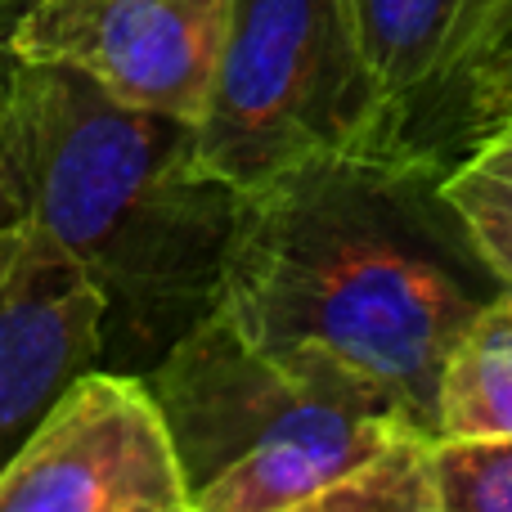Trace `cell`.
I'll return each instance as SVG.
<instances>
[{
  "instance_id": "6da1fadb",
  "label": "cell",
  "mask_w": 512,
  "mask_h": 512,
  "mask_svg": "<svg viewBox=\"0 0 512 512\" xmlns=\"http://www.w3.org/2000/svg\"><path fill=\"white\" fill-rule=\"evenodd\" d=\"M499 292L441 167L369 144L243 194L216 310L256 346H324L436 436L445 360Z\"/></svg>"
},
{
  "instance_id": "7a4b0ae2",
  "label": "cell",
  "mask_w": 512,
  "mask_h": 512,
  "mask_svg": "<svg viewBox=\"0 0 512 512\" xmlns=\"http://www.w3.org/2000/svg\"><path fill=\"white\" fill-rule=\"evenodd\" d=\"M243 189L203 171L194 122L131 108L59 63L14 59L0 221L59 243L104 297V364L149 373L225 288Z\"/></svg>"
},
{
  "instance_id": "3957f363",
  "label": "cell",
  "mask_w": 512,
  "mask_h": 512,
  "mask_svg": "<svg viewBox=\"0 0 512 512\" xmlns=\"http://www.w3.org/2000/svg\"><path fill=\"white\" fill-rule=\"evenodd\" d=\"M144 378L194 512H310L346 468L418 427L387 387L324 346H256L221 310Z\"/></svg>"
},
{
  "instance_id": "277c9868",
  "label": "cell",
  "mask_w": 512,
  "mask_h": 512,
  "mask_svg": "<svg viewBox=\"0 0 512 512\" xmlns=\"http://www.w3.org/2000/svg\"><path fill=\"white\" fill-rule=\"evenodd\" d=\"M194 140L203 171L243 194L319 153L396 149L342 0H234Z\"/></svg>"
},
{
  "instance_id": "5b68a950",
  "label": "cell",
  "mask_w": 512,
  "mask_h": 512,
  "mask_svg": "<svg viewBox=\"0 0 512 512\" xmlns=\"http://www.w3.org/2000/svg\"><path fill=\"white\" fill-rule=\"evenodd\" d=\"M0 512H194L149 378L77 373L0 472Z\"/></svg>"
},
{
  "instance_id": "8992f818",
  "label": "cell",
  "mask_w": 512,
  "mask_h": 512,
  "mask_svg": "<svg viewBox=\"0 0 512 512\" xmlns=\"http://www.w3.org/2000/svg\"><path fill=\"white\" fill-rule=\"evenodd\" d=\"M230 14L234 0H23L5 41L23 63H59L122 104L198 126Z\"/></svg>"
},
{
  "instance_id": "52a82bcc",
  "label": "cell",
  "mask_w": 512,
  "mask_h": 512,
  "mask_svg": "<svg viewBox=\"0 0 512 512\" xmlns=\"http://www.w3.org/2000/svg\"><path fill=\"white\" fill-rule=\"evenodd\" d=\"M104 364V297L59 243L0 221V472L77 373Z\"/></svg>"
},
{
  "instance_id": "ba28073f",
  "label": "cell",
  "mask_w": 512,
  "mask_h": 512,
  "mask_svg": "<svg viewBox=\"0 0 512 512\" xmlns=\"http://www.w3.org/2000/svg\"><path fill=\"white\" fill-rule=\"evenodd\" d=\"M364 63L391 108V144L400 149L450 36L454 0H342Z\"/></svg>"
},
{
  "instance_id": "9c48e42d",
  "label": "cell",
  "mask_w": 512,
  "mask_h": 512,
  "mask_svg": "<svg viewBox=\"0 0 512 512\" xmlns=\"http://www.w3.org/2000/svg\"><path fill=\"white\" fill-rule=\"evenodd\" d=\"M436 441H512V288L463 328L445 360Z\"/></svg>"
},
{
  "instance_id": "30bf717a",
  "label": "cell",
  "mask_w": 512,
  "mask_h": 512,
  "mask_svg": "<svg viewBox=\"0 0 512 512\" xmlns=\"http://www.w3.org/2000/svg\"><path fill=\"white\" fill-rule=\"evenodd\" d=\"M508 36H512V0H454L441 63H436L432 86H427L400 149L436 162L441 171L450 167L454 153H459L463 108H468L481 72L508 45Z\"/></svg>"
},
{
  "instance_id": "8fae6325",
  "label": "cell",
  "mask_w": 512,
  "mask_h": 512,
  "mask_svg": "<svg viewBox=\"0 0 512 512\" xmlns=\"http://www.w3.org/2000/svg\"><path fill=\"white\" fill-rule=\"evenodd\" d=\"M441 189L490 270L512 288V113L472 135L441 171Z\"/></svg>"
},
{
  "instance_id": "7c38bea8",
  "label": "cell",
  "mask_w": 512,
  "mask_h": 512,
  "mask_svg": "<svg viewBox=\"0 0 512 512\" xmlns=\"http://www.w3.org/2000/svg\"><path fill=\"white\" fill-rule=\"evenodd\" d=\"M310 512H441L436 436L405 427L355 468H346Z\"/></svg>"
},
{
  "instance_id": "4fadbf2b",
  "label": "cell",
  "mask_w": 512,
  "mask_h": 512,
  "mask_svg": "<svg viewBox=\"0 0 512 512\" xmlns=\"http://www.w3.org/2000/svg\"><path fill=\"white\" fill-rule=\"evenodd\" d=\"M441 512H512V441H436Z\"/></svg>"
},
{
  "instance_id": "5bb4252c",
  "label": "cell",
  "mask_w": 512,
  "mask_h": 512,
  "mask_svg": "<svg viewBox=\"0 0 512 512\" xmlns=\"http://www.w3.org/2000/svg\"><path fill=\"white\" fill-rule=\"evenodd\" d=\"M512 113V36L508 45L495 54V63H490L486 72H481L477 90H472L468 108H463V126H459V153L468 149V140L477 131H486L490 122H499V117ZM454 153V158H459Z\"/></svg>"
},
{
  "instance_id": "9a60e30c",
  "label": "cell",
  "mask_w": 512,
  "mask_h": 512,
  "mask_svg": "<svg viewBox=\"0 0 512 512\" xmlns=\"http://www.w3.org/2000/svg\"><path fill=\"white\" fill-rule=\"evenodd\" d=\"M9 81H14V54H9V41L0 32V113H5V99H9Z\"/></svg>"
},
{
  "instance_id": "2e32d148",
  "label": "cell",
  "mask_w": 512,
  "mask_h": 512,
  "mask_svg": "<svg viewBox=\"0 0 512 512\" xmlns=\"http://www.w3.org/2000/svg\"><path fill=\"white\" fill-rule=\"evenodd\" d=\"M18 9H23V0H0V32H9V23H14Z\"/></svg>"
}]
</instances>
